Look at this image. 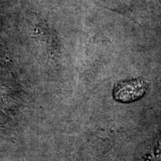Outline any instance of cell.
<instances>
[{
  "instance_id": "cell-1",
  "label": "cell",
  "mask_w": 161,
  "mask_h": 161,
  "mask_svg": "<svg viewBox=\"0 0 161 161\" xmlns=\"http://www.w3.org/2000/svg\"><path fill=\"white\" fill-rule=\"evenodd\" d=\"M148 83L141 78L121 81L114 87V99L122 103L136 102L146 95L148 90Z\"/></svg>"
}]
</instances>
